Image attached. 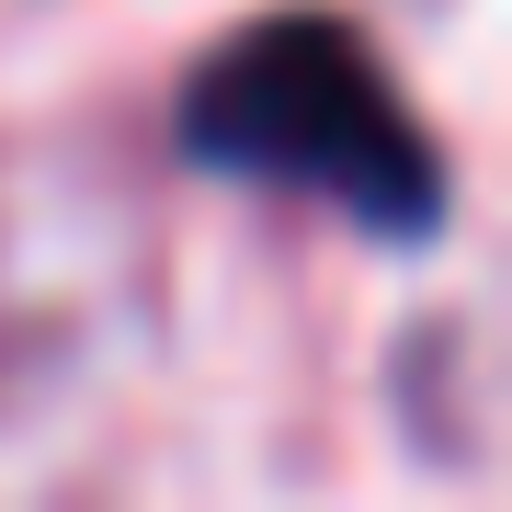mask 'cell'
Masks as SVG:
<instances>
[{"label":"cell","mask_w":512,"mask_h":512,"mask_svg":"<svg viewBox=\"0 0 512 512\" xmlns=\"http://www.w3.org/2000/svg\"><path fill=\"white\" fill-rule=\"evenodd\" d=\"M171 137L194 171L342 205L387 251H421L456 217L433 126L399 103L376 46L330 12H274V23H239L228 46H205L183 103H171Z\"/></svg>","instance_id":"cell-1"}]
</instances>
